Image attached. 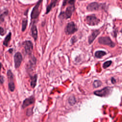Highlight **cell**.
I'll return each instance as SVG.
<instances>
[{
  "mask_svg": "<svg viewBox=\"0 0 122 122\" xmlns=\"http://www.w3.org/2000/svg\"><path fill=\"white\" fill-rule=\"evenodd\" d=\"M112 88L106 87L101 90L96 91L94 92V94L97 96L100 97H105L110 95L112 92Z\"/></svg>",
  "mask_w": 122,
  "mask_h": 122,
  "instance_id": "cell-1",
  "label": "cell"
},
{
  "mask_svg": "<svg viewBox=\"0 0 122 122\" xmlns=\"http://www.w3.org/2000/svg\"><path fill=\"white\" fill-rule=\"evenodd\" d=\"M7 75L9 81L8 87L10 92H13L15 90V87L14 82V77L13 73L10 70H8L7 72Z\"/></svg>",
  "mask_w": 122,
  "mask_h": 122,
  "instance_id": "cell-2",
  "label": "cell"
},
{
  "mask_svg": "<svg viewBox=\"0 0 122 122\" xmlns=\"http://www.w3.org/2000/svg\"><path fill=\"white\" fill-rule=\"evenodd\" d=\"M42 2V0L38 1L36 4L33 8L30 14V17L31 19H36L39 17L40 12L39 10V8Z\"/></svg>",
  "mask_w": 122,
  "mask_h": 122,
  "instance_id": "cell-3",
  "label": "cell"
},
{
  "mask_svg": "<svg viewBox=\"0 0 122 122\" xmlns=\"http://www.w3.org/2000/svg\"><path fill=\"white\" fill-rule=\"evenodd\" d=\"M22 45L24 48L25 52L27 55H31L33 50V43L29 40L25 41L22 42Z\"/></svg>",
  "mask_w": 122,
  "mask_h": 122,
  "instance_id": "cell-4",
  "label": "cell"
},
{
  "mask_svg": "<svg viewBox=\"0 0 122 122\" xmlns=\"http://www.w3.org/2000/svg\"><path fill=\"white\" fill-rule=\"evenodd\" d=\"M99 42L101 44L109 46L111 47H114L115 43H113L109 37H102L98 39Z\"/></svg>",
  "mask_w": 122,
  "mask_h": 122,
  "instance_id": "cell-5",
  "label": "cell"
},
{
  "mask_svg": "<svg viewBox=\"0 0 122 122\" xmlns=\"http://www.w3.org/2000/svg\"><path fill=\"white\" fill-rule=\"evenodd\" d=\"M77 30L76 25L73 22H70L68 23L65 29V32L66 34L69 35L74 33Z\"/></svg>",
  "mask_w": 122,
  "mask_h": 122,
  "instance_id": "cell-6",
  "label": "cell"
},
{
  "mask_svg": "<svg viewBox=\"0 0 122 122\" xmlns=\"http://www.w3.org/2000/svg\"><path fill=\"white\" fill-rule=\"evenodd\" d=\"M22 61V54L20 52H17L14 55V67L16 69H18L20 66Z\"/></svg>",
  "mask_w": 122,
  "mask_h": 122,
  "instance_id": "cell-7",
  "label": "cell"
},
{
  "mask_svg": "<svg viewBox=\"0 0 122 122\" xmlns=\"http://www.w3.org/2000/svg\"><path fill=\"white\" fill-rule=\"evenodd\" d=\"M86 22L88 25L93 26L98 24L100 20L94 16H88L86 18Z\"/></svg>",
  "mask_w": 122,
  "mask_h": 122,
  "instance_id": "cell-8",
  "label": "cell"
},
{
  "mask_svg": "<svg viewBox=\"0 0 122 122\" xmlns=\"http://www.w3.org/2000/svg\"><path fill=\"white\" fill-rule=\"evenodd\" d=\"M102 4H100L96 2H93L90 3L87 6V10L89 11L97 10L101 9L102 8Z\"/></svg>",
  "mask_w": 122,
  "mask_h": 122,
  "instance_id": "cell-9",
  "label": "cell"
},
{
  "mask_svg": "<svg viewBox=\"0 0 122 122\" xmlns=\"http://www.w3.org/2000/svg\"><path fill=\"white\" fill-rule=\"evenodd\" d=\"M35 102V98L34 96L32 95L27 98H26L23 101L22 104V108L24 109L29 105L34 103Z\"/></svg>",
  "mask_w": 122,
  "mask_h": 122,
  "instance_id": "cell-10",
  "label": "cell"
},
{
  "mask_svg": "<svg viewBox=\"0 0 122 122\" xmlns=\"http://www.w3.org/2000/svg\"><path fill=\"white\" fill-rule=\"evenodd\" d=\"M74 10V4L71 5V6H68L66 8V10H65V12L63 14V16L65 18H67V19L70 18L71 17Z\"/></svg>",
  "mask_w": 122,
  "mask_h": 122,
  "instance_id": "cell-11",
  "label": "cell"
},
{
  "mask_svg": "<svg viewBox=\"0 0 122 122\" xmlns=\"http://www.w3.org/2000/svg\"><path fill=\"white\" fill-rule=\"evenodd\" d=\"M31 35L32 38H33L34 40L36 41L38 38V30L37 29V27L34 23L31 26Z\"/></svg>",
  "mask_w": 122,
  "mask_h": 122,
  "instance_id": "cell-12",
  "label": "cell"
},
{
  "mask_svg": "<svg viewBox=\"0 0 122 122\" xmlns=\"http://www.w3.org/2000/svg\"><path fill=\"white\" fill-rule=\"evenodd\" d=\"M99 33H100V31L99 30H95L93 31L91 35L89 37V40H88L89 43L91 44Z\"/></svg>",
  "mask_w": 122,
  "mask_h": 122,
  "instance_id": "cell-13",
  "label": "cell"
},
{
  "mask_svg": "<svg viewBox=\"0 0 122 122\" xmlns=\"http://www.w3.org/2000/svg\"><path fill=\"white\" fill-rule=\"evenodd\" d=\"M38 78V75L37 74H34L33 76H30V84L32 88H34L37 84V81Z\"/></svg>",
  "mask_w": 122,
  "mask_h": 122,
  "instance_id": "cell-14",
  "label": "cell"
},
{
  "mask_svg": "<svg viewBox=\"0 0 122 122\" xmlns=\"http://www.w3.org/2000/svg\"><path fill=\"white\" fill-rule=\"evenodd\" d=\"M8 13L9 11L7 9L0 10V23L3 22L5 17L8 15Z\"/></svg>",
  "mask_w": 122,
  "mask_h": 122,
  "instance_id": "cell-15",
  "label": "cell"
},
{
  "mask_svg": "<svg viewBox=\"0 0 122 122\" xmlns=\"http://www.w3.org/2000/svg\"><path fill=\"white\" fill-rule=\"evenodd\" d=\"M37 60L34 56H33L30 60L29 61L28 63L27 64V68L29 70H31L32 69V67L35 65L36 63Z\"/></svg>",
  "mask_w": 122,
  "mask_h": 122,
  "instance_id": "cell-16",
  "label": "cell"
},
{
  "mask_svg": "<svg viewBox=\"0 0 122 122\" xmlns=\"http://www.w3.org/2000/svg\"><path fill=\"white\" fill-rule=\"evenodd\" d=\"M11 33L10 32L5 37L3 42V45L5 46L6 47L8 46L9 42L10 41V40H11Z\"/></svg>",
  "mask_w": 122,
  "mask_h": 122,
  "instance_id": "cell-17",
  "label": "cell"
},
{
  "mask_svg": "<svg viewBox=\"0 0 122 122\" xmlns=\"http://www.w3.org/2000/svg\"><path fill=\"white\" fill-rule=\"evenodd\" d=\"M57 2V0H53L51 1V3L49 5H48L47 7L46 14H48L51 11V9L56 5Z\"/></svg>",
  "mask_w": 122,
  "mask_h": 122,
  "instance_id": "cell-18",
  "label": "cell"
},
{
  "mask_svg": "<svg viewBox=\"0 0 122 122\" xmlns=\"http://www.w3.org/2000/svg\"><path fill=\"white\" fill-rule=\"evenodd\" d=\"M106 53L104 51H98L95 53V56L97 58H101L104 55H106Z\"/></svg>",
  "mask_w": 122,
  "mask_h": 122,
  "instance_id": "cell-19",
  "label": "cell"
},
{
  "mask_svg": "<svg viewBox=\"0 0 122 122\" xmlns=\"http://www.w3.org/2000/svg\"><path fill=\"white\" fill-rule=\"evenodd\" d=\"M27 24H28V20L26 18L23 19L22 21V28H21L22 31L23 32L25 30Z\"/></svg>",
  "mask_w": 122,
  "mask_h": 122,
  "instance_id": "cell-20",
  "label": "cell"
},
{
  "mask_svg": "<svg viewBox=\"0 0 122 122\" xmlns=\"http://www.w3.org/2000/svg\"><path fill=\"white\" fill-rule=\"evenodd\" d=\"M68 102H69V103L71 105H73L76 102V99H75V97L73 96H70L69 97V100H68Z\"/></svg>",
  "mask_w": 122,
  "mask_h": 122,
  "instance_id": "cell-21",
  "label": "cell"
},
{
  "mask_svg": "<svg viewBox=\"0 0 122 122\" xmlns=\"http://www.w3.org/2000/svg\"><path fill=\"white\" fill-rule=\"evenodd\" d=\"M102 82L99 80H95L94 81L93 86L94 88H98L102 85Z\"/></svg>",
  "mask_w": 122,
  "mask_h": 122,
  "instance_id": "cell-22",
  "label": "cell"
},
{
  "mask_svg": "<svg viewBox=\"0 0 122 122\" xmlns=\"http://www.w3.org/2000/svg\"><path fill=\"white\" fill-rule=\"evenodd\" d=\"M112 62V61H107L103 63V68H104V69H106V68H107L108 67L110 66V65L111 64Z\"/></svg>",
  "mask_w": 122,
  "mask_h": 122,
  "instance_id": "cell-23",
  "label": "cell"
},
{
  "mask_svg": "<svg viewBox=\"0 0 122 122\" xmlns=\"http://www.w3.org/2000/svg\"><path fill=\"white\" fill-rule=\"evenodd\" d=\"M5 33V31L4 30V29L0 26V35L1 36H3Z\"/></svg>",
  "mask_w": 122,
  "mask_h": 122,
  "instance_id": "cell-24",
  "label": "cell"
},
{
  "mask_svg": "<svg viewBox=\"0 0 122 122\" xmlns=\"http://www.w3.org/2000/svg\"><path fill=\"white\" fill-rule=\"evenodd\" d=\"M4 77L2 75H0V84H2L4 82Z\"/></svg>",
  "mask_w": 122,
  "mask_h": 122,
  "instance_id": "cell-25",
  "label": "cell"
},
{
  "mask_svg": "<svg viewBox=\"0 0 122 122\" xmlns=\"http://www.w3.org/2000/svg\"><path fill=\"white\" fill-rule=\"evenodd\" d=\"M13 51V49L12 48V49H10L9 50H8V52H10V53H12V52Z\"/></svg>",
  "mask_w": 122,
  "mask_h": 122,
  "instance_id": "cell-26",
  "label": "cell"
},
{
  "mask_svg": "<svg viewBox=\"0 0 122 122\" xmlns=\"http://www.w3.org/2000/svg\"><path fill=\"white\" fill-rule=\"evenodd\" d=\"M115 82H116V81H115L114 79L113 78H112V83H115Z\"/></svg>",
  "mask_w": 122,
  "mask_h": 122,
  "instance_id": "cell-27",
  "label": "cell"
},
{
  "mask_svg": "<svg viewBox=\"0 0 122 122\" xmlns=\"http://www.w3.org/2000/svg\"><path fill=\"white\" fill-rule=\"evenodd\" d=\"M1 67H2V64H1V62H0V70H1Z\"/></svg>",
  "mask_w": 122,
  "mask_h": 122,
  "instance_id": "cell-28",
  "label": "cell"
},
{
  "mask_svg": "<svg viewBox=\"0 0 122 122\" xmlns=\"http://www.w3.org/2000/svg\"><path fill=\"white\" fill-rule=\"evenodd\" d=\"M121 32L122 33V29L121 30Z\"/></svg>",
  "mask_w": 122,
  "mask_h": 122,
  "instance_id": "cell-29",
  "label": "cell"
}]
</instances>
